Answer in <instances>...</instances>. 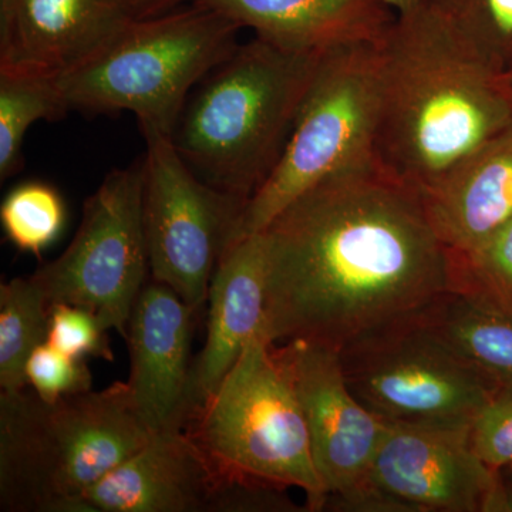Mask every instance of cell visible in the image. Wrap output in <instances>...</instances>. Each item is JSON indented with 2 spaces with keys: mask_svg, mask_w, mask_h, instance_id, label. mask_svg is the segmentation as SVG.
I'll return each instance as SVG.
<instances>
[{
  "mask_svg": "<svg viewBox=\"0 0 512 512\" xmlns=\"http://www.w3.org/2000/svg\"><path fill=\"white\" fill-rule=\"evenodd\" d=\"M259 234L261 336L271 345L303 339L340 350L456 286V259L420 192L375 160L319 181Z\"/></svg>",
  "mask_w": 512,
  "mask_h": 512,
  "instance_id": "6da1fadb",
  "label": "cell"
},
{
  "mask_svg": "<svg viewBox=\"0 0 512 512\" xmlns=\"http://www.w3.org/2000/svg\"><path fill=\"white\" fill-rule=\"evenodd\" d=\"M375 163L420 192L512 123L505 72L424 6L379 42Z\"/></svg>",
  "mask_w": 512,
  "mask_h": 512,
  "instance_id": "7a4b0ae2",
  "label": "cell"
},
{
  "mask_svg": "<svg viewBox=\"0 0 512 512\" xmlns=\"http://www.w3.org/2000/svg\"><path fill=\"white\" fill-rule=\"evenodd\" d=\"M322 53L293 52L261 37L195 86L171 140L205 183L251 200L274 173Z\"/></svg>",
  "mask_w": 512,
  "mask_h": 512,
  "instance_id": "3957f363",
  "label": "cell"
},
{
  "mask_svg": "<svg viewBox=\"0 0 512 512\" xmlns=\"http://www.w3.org/2000/svg\"><path fill=\"white\" fill-rule=\"evenodd\" d=\"M150 437L127 382L55 402L2 392L0 510L87 512V491Z\"/></svg>",
  "mask_w": 512,
  "mask_h": 512,
  "instance_id": "277c9868",
  "label": "cell"
},
{
  "mask_svg": "<svg viewBox=\"0 0 512 512\" xmlns=\"http://www.w3.org/2000/svg\"><path fill=\"white\" fill-rule=\"evenodd\" d=\"M241 29L192 0L188 8L138 19L96 59L57 83L70 110L130 111L140 128L171 136L188 96L234 52Z\"/></svg>",
  "mask_w": 512,
  "mask_h": 512,
  "instance_id": "5b68a950",
  "label": "cell"
},
{
  "mask_svg": "<svg viewBox=\"0 0 512 512\" xmlns=\"http://www.w3.org/2000/svg\"><path fill=\"white\" fill-rule=\"evenodd\" d=\"M380 96L379 43L333 47L320 55L284 154L249 200L234 244L264 231L319 181L375 160Z\"/></svg>",
  "mask_w": 512,
  "mask_h": 512,
  "instance_id": "8992f818",
  "label": "cell"
},
{
  "mask_svg": "<svg viewBox=\"0 0 512 512\" xmlns=\"http://www.w3.org/2000/svg\"><path fill=\"white\" fill-rule=\"evenodd\" d=\"M185 430L225 476L298 488L306 511H325L328 497L313 463L305 419L271 343L261 335L248 340Z\"/></svg>",
  "mask_w": 512,
  "mask_h": 512,
  "instance_id": "52a82bcc",
  "label": "cell"
},
{
  "mask_svg": "<svg viewBox=\"0 0 512 512\" xmlns=\"http://www.w3.org/2000/svg\"><path fill=\"white\" fill-rule=\"evenodd\" d=\"M339 355L350 390L384 421L473 423L497 394L423 313L367 333Z\"/></svg>",
  "mask_w": 512,
  "mask_h": 512,
  "instance_id": "ba28073f",
  "label": "cell"
},
{
  "mask_svg": "<svg viewBox=\"0 0 512 512\" xmlns=\"http://www.w3.org/2000/svg\"><path fill=\"white\" fill-rule=\"evenodd\" d=\"M141 133L146 140L143 215L151 276L200 312L249 201L202 181L168 134L153 128H141Z\"/></svg>",
  "mask_w": 512,
  "mask_h": 512,
  "instance_id": "9c48e42d",
  "label": "cell"
},
{
  "mask_svg": "<svg viewBox=\"0 0 512 512\" xmlns=\"http://www.w3.org/2000/svg\"><path fill=\"white\" fill-rule=\"evenodd\" d=\"M143 185V158L111 170L84 201L82 222L66 251L30 275L49 305L89 309L124 338L150 269Z\"/></svg>",
  "mask_w": 512,
  "mask_h": 512,
  "instance_id": "30bf717a",
  "label": "cell"
},
{
  "mask_svg": "<svg viewBox=\"0 0 512 512\" xmlns=\"http://www.w3.org/2000/svg\"><path fill=\"white\" fill-rule=\"evenodd\" d=\"M271 349L298 400L326 497L369 483L386 423L350 390L339 350L303 339Z\"/></svg>",
  "mask_w": 512,
  "mask_h": 512,
  "instance_id": "8fae6325",
  "label": "cell"
},
{
  "mask_svg": "<svg viewBox=\"0 0 512 512\" xmlns=\"http://www.w3.org/2000/svg\"><path fill=\"white\" fill-rule=\"evenodd\" d=\"M384 423L372 483L419 512L487 510L497 471L474 451L471 423Z\"/></svg>",
  "mask_w": 512,
  "mask_h": 512,
  "instance_id": "7c38bea8",
  "label": "cell"
},
{
  "mask_svg": "<svg viewBox=\"0 0 512 512\" xmlns=\"http://www.w3.org/2000/svg\"><path fill=\"white\" fill-rule=\"evenodd\" d=\"M138 19L134 0H0V70L59 79Z\"/></svg>",
  "mask_w": 512,
  "mask_h": 512,
  "instance_id": "4fadbf2b",
  "label": "cell"
},
{
  "mask_svg": "<svg viewBox=\"0 0 512 512\" xmlns=\"http://www.w3.org/2000/svg\"><path fill=\"white\" fill-rule=\"evenodd\" d=\"M228 476L187 430H164L86 495L87 512H220Z\"/></svg>",
  "mask_w": 512,
  "mask_h": 512,
  "instance_id": "5bb4252c",
  "label": "cell"
},
{
  "mask_svg": "<svg viewBox=\"0 0 512 512\" xmlns=\"http://www.w3.org/2000/svg\"><path fill=\"white\" fill-rule=\"evenodd\" d=\"M197 311L167 285L144 286L127 326L130 377L138 413L151 434L187 426L192 329Z\"/></svg>",
  "mask_w": 512,
  "mask_h": 512,
  "instance_id": "9a60e30c",
  "label": "cell"
},
{
  "mask_svg": "<svg viewBox=\"0 0 512 512\" xmlns=\"http://www.w3.org/2000/svg\"><path fill=\"white\" fill-rule=\"evenodd\" d=\"M207 338L191 367L187 424L211 399L248 340L261 335L265 312L262 234L235 242L222 256L208 292Z\"/></svg>",
  "mask_w": 512,
  "mask_h": 512,
  "instance_id": "2e32d148",
  "label": "cell"
},
{
  "mask_svg": "<svg viewBox=\"0 0 512 512\" xmlns=\"http://www.w3.org/2000/svg\"><path fill=\"white\" fill-rule=\"evenodd\" d=\"M420 195L450 251L468 254L481 247L512 218V123Z\"/></svg>",
  "mask_w": 512,
  "mask_h": 512,
  "instance_id": "e0dca14e",
  "label": "cell"
},
{
  "mask_svg": "<svg viewBox=\"0 0 512 512\" xmlns=\"http://www.w3.org/2000/svg\"><path fill=\"white\" fill-rule=\"evenodd\" d=\"M293 52L379 43L396 12L386 0H194Z\"/></svg>",
  "mask_w": 512,
  "mask_h": 512,
  "instance_id": "ac0fdd59",
  "label": "cell"
},
{
  "mask_svg": "<svg viewBox=\"0 0 512 512\" xmlns=\"http://www.w3.org/2000/svg\"><path fill=\"white\" fill-rule=\"evenodd\" d=\"M444 343L498 393H512V311L461 282L423 312Z\"/></svg>",
  "mask_w": 512,
  "mask_h": 512,
  "instance_id": "d6986e66",
  "label": "cell"
},
{
  "mask_svg": "<svg viewBox=\"0 0 512 512\" xmlns=\"http://www.w3.org/2000/svg\"><path fill=\"white\" fill-rule=\"evenodd\" d=\"M70 107L57 79L0 70V180L25 164L23 141L36 121L63 119Z\"/></svg>",
  "mask_w": 512,
  "mask_h": 512,
  "instance_id": "ffe728a7",
  "label": "cell"
},
{
  "mask_svg": "<svg viewBox=\"0 0 512 512\" xmlns=\"http://www.w3.org/2000/svg\"><path fill=\"white\" fill-rule=\"evenodd\" d=\"M50 305L32 278H13L0 285V389L28 387L26 365L49 335Z\"/></svg>",
  "mask_w": 512,
  "mask_h": 512,
  "instance_id": "44dd1931",
  "label": "cell"
},
{
  "mask_svg": "<svg viewBox=\"0 0 512 512\" xmlns=\"http://www.w3.org/2000/svg\"><path fill=\"white\" fill-rule=\"evenodd\" d=\"M67 208L60 192L43 181H26L6 195L0 222L10 244L40 258L66 225Z\"/></svg>",
  "mask_w": 512,
  "mask_h": 512,
  "instance_id": "7402d4cb",
  "label": "cell"
},
{
  "mask_svg": "<svg viewBox=\"0 0 512 512\" xmlns=\"http://www.w3.org/2000/svg\"><path fill=\"white\" fill-rule=\"evenodd\" d=\"M495 66L512 64V0H420Z\"/></svg>",
  "mask_w": 512,
  "mask_h": 512,
  "instance_id": "603a6c76",
  "label": "cell"
},
{
  "mask_svg": "<svg viewBox=\"0 0 512 512\" xmlns=\"http://www.w3.org/2000/svg\"><path fill=\"white\" fill-rule=\"evenodd\" d=\"M453 254L457 282L483 292L512 311V218L481 247L468 254Z\"/></svg>",
  "mask_w": 512,
  "mask_h": 512,
  "instance_id": "cb8c5ba5",
  "label": "cell"
},
{
  "mask_svg": "<svg viewBox=\"0 0 512 512\" xmlns=\"http://www.w3.org/2000/svg\"><path fill=\"white\" fill-rule=\"evenodd\" d=\"M28 387L47 402L90 392L93 376L87 359L69 355L50 342L33 350L26 365Z\"/></svg>",
  "mask_w": 512,
  "mask_h": 512,
  "instance_id": "d4e9b609",
  "label": "cell"
},
{
  "mask_svg": "<svg viewBox=\"0 0 512 512\" xmlns=\"http://www.w3.org/2000/svg\"><path fill=\"white\" fill-rule=\"evenodd\" d=\"M109 332L89 309L70 303L50 305L47 342L69 355L113 362Z\"/></svg>",
  "mask_w": 512,
  "mask_h": 512,
  "instance_id": "484cf974",
  "label": "cell"
},
{
  "mask_svg": "<svg viewBox=\"0 0 512 512\" xmlns=\"http://www.w3.org/2000/svg\"><path fill=\"white\" fill-rule=\"evenodd\" d=\"M471 444L484 464L512 467V393H498L471 423Z\"/></svg>",
  "mask_w": 512,
  "mask_h": 512,
  "instance_id": "4316f807",
  "label": "cell"
},
{
  "mask_svg": "<svg viewBox=\"0 0 512 512\" xmlns=\"http://www.w3.org/2000/svg\"><path fill=\"white\" fill-rule=\"evenodd\" d=\"M485 512H512V467L497 471V483Z\"/></svg>",
  "mask_w": 512,
  "mask_h": 512,
  "instance_id": "83f0119b",
  "label": "cell"
},
{
  "mask_svg": "<svg viewBox=\"0 0 512 512\" xmlns=\"http://www.w3.org/2000/svg\"><path fill=\"white\" fill-rule=\"evenodd\" d=\"M134 2L143 18H151V16L171 12V10L183 6V3L192 2V0H134Z\"/></svg>",
  "mask_w": 512,
  "mask_h": 512,
  "instance_id": "f1b7e54d",
  "label": "cell"
},
{
  "mask_svg": "<svg viewBox=\"0 0 512 512\" xmlns=\"http://www.w3.org/2000/svg\"><path fill=\"white\" fill-rule=\"evenodd\" d=\"M387 5L390 6L397 13L407 12L419 6L420 0H386Z\"/></svg>",
  "mask_w": 512,
  "mask_h": 512,
  "instance_id": "f546056e",
  "label": "cell"
},
{
  "mask_svg": "<svg viewBox=\"0 0 512 512\" xmlns=\"http://www.w3.org/2000/svg\"><path fill=\"white\" fill-rule=\"evenodd\" d=\"M505 77H507V83L512 93V64L508 67L507 72H505Z\"/></svg>",
  "mask_w": 512,
  "mask_h": 512,
  "instance_id": "4dcf8cb0",
  "label": "cell"
}]
</instances>
